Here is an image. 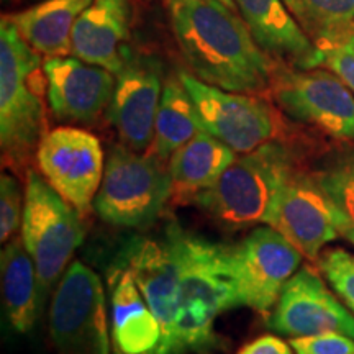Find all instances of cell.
<instances>
[{"label": "cell", "instance_id": "cell-1", "mask_svg": "<svg viewBox=\"0 0 354 354\" xmlns=\"http://www.w3.org/2000/svg\"><path fill=\"white\" fill-rule=\"evenodd\" d=\"M172 32L192 74L210 86L259 94L274 66L234 8L220 0H171Z\"/></svg>", "mask_w": 354, "mask_h": 354}, {"label": "cell", "instance_id": "cell-2", "mask_svg": "<svg viewBox=\"0 0 354 354\" xmlns=\"http://www.w3.org/2000/svg\"><path fill=\"white\" fill-rule=\"evenodd\" d=\"M166 233L179 269V310L172 353L210 354L220 348L214 326L215 318L241 307L233 246L189 233L179 225H169Z\"/></svg>", "mask_w": 354, "mask_h": 354}, {"label": "cell", "instance_id": "cell-3", "mask_svg": "<svg viewBox=\"0 0 354 354\" xmlns=\"http://www.w3.org/2000/svg\"><path fill=\"white\" fill-rule=\"evenodd\" d=\"M43 59L7 17L0 20V148L2 165L26 174L46 135Z\"/></svg>", "mask_w": 354, "mask_h": 354}, {"label": "cell", "instance_id": "cell-4", "mask_svg": "<svg viewBox=\"0 0 354 354\" xmlns=\"http://www.w3.org/2000/svg\"><path fill=\"white\" fill-rule=\"evenodd\" d=\"M297 167V156L289 145L282 140L269 141L236 156L194 203L230 227L268 225L279 190Z\"/></svg>", "mask_w": 354, "mask_h": 354}, {"label": "cell", "instance_id": "cell-5", "mask_svg": "<svg viewBox=\"0 0 354 354\" xmlns=\"http://www.w3.org/2000/svg\"><path fill=\"white\" fill-rule=\"evenodd\" d=\"M20 230L37 268L43 307L82 245L86 233L82 216L46 183L39 171L30 167L25 174V209Z\"/></svg>", "mask_w": 354, "mask_h": 354}, {"label": "cell", "instance_id": "cell-6", "mask_svg": "<svg viewBox=\"0 0 354 354\" xmlns=\"http://www.w3.org/2000/svg\"><path fill=\"white\" fill-rule=\"evenodd\" d=\"M171 198V176L151 151L138 153L123 143L110 148L94 210L118 228H148Z\"/></svg>", "mask_w": 354, "mask_h": 354}, {"label": "cell", "instance_id": "cell-7", "mask_svg": "<svg viewBox=\"0 0 354 354\" xmlns=\"http://www.w3.org/2000/svg\"><path fill=\"white\" fill-rule=\"evenodd\" d=\"M48 325L56 354H110L104 284L81 261H73L57 282Z\"/></svg>", "mask_w": 354, "mask_h": 354}, {"label": "cell", "instance_id": "cell-8", "mask_svg": "<svg viewBox=\"0 0 354 354\" xmlns=\"http://www.w3.org/2000/svg\"><path fill=\"white\" fill-rule=\"evenodd\" d=\"M269 91L292 120L354 141V94L330 69L274 68Z\"/></svg>", "mask_w": 354, "mask_h": 354}, {"label": "cell", "instance_id": "cell-9", "mask_svg": "<svg viewBox=\"0 0 354 354\" xmlns=\"http://www.w3.org/2000/svg\"><path fill=\"white\" fill-rule=\"evenodd\" d=\"M179 77L203 128L233 151L250 153L269 141L281 140V118L264 99L210 86L184 71Z\"/></svg>", "mask_w": 354, "mask_h": 354}, {"label": "cell", "instance_id": "cell-10", "mask_svg": "<svg viewBox=\"0 0 354 354\" xmlns=\"http://www.w3.org/2000/svg\"><path fill=\"white\" fill-rule=\"evenodd\" d=\"M37 166L46 183L81 216L91 214L105 172L99 138L77 127H57L38 146Z\"/></svg>", "mask_w": 354, "mask_h": 354}, {"label": "cell", "instance_id": "cell-11", "mask_svg": "<svg viewBox=\"0 0 354 354\" xmlns=\"http://www.w3.org/2000/svg\"><path fill=\"white\" fill-rule=\"evenodd\" d=\"M268 225L297 248L304 258L317 261L323 248L351 223L313 176L297 167L279 190Z\"/></svg>", "mask_w": 354, "mask_h": 354}, {"label": "cell", "instance_id": "cell-12", "mask_svg": "<svg viewBox=\"0 0 354 354\" xmlns=\"http://www.w3.org/2000/svg\"><path fill=\"white\" fill-rule=\"evenodd\" d=\"M302 258L297 248L269 225L253 230L233 246L241 307L269 317L287 281L299 271Z\"/></svg>", "mask_w": 354, "mask_h": 354}, {"label": "cell", "instance_id": "cell-13", "mask_svg": "<svg viewBox=\"0 0 354 354\" xmlns=\"http://www.w3.org/2000/svg\"><path fill=\"white\" fill-rule=\"evenodd\" d=\"M162 63L149 53L130 51L125 66L117 74L107 118L120 141L138 153L149 151L154 138V122L162 95Z\"/></svg>", "mask_w": 354, "mask_h": 354}, {"label": "cell", "instance_id": "cell-14", "mask_svg": "<svg viewBox=\"0 0 354 354\" xmlns=\"http://www.w3.org/2000/svg\"><path fill=\"white\" fill-rule=\"evenodd\" d=\"M268 328L290 338L330 331L354 338V315L331 294L320 274L305 266L287 281L269 313Z\"/></svg>", "mask_w": 354, "mask_h": 354}, {"label": "cell", "instance_id": "cell-15", "mask_svg": "<svg viewBox=\"0 0 354 354\" xmlns=\"http://www.w3.org/2000/svg\"><path fill=\"white\" fill-rule=\"evenodd\" d=\"M46 99L57 122L94 125L109 109L117 77L100 66L76 56L46 57Z\"/></svg>", "mask_w": 354, "mask_h": 354}, {"label": "cell", "instance_id": "cell-16", "mask_svg": "<svg viewBox=\"0 0 354 354\" xmlns=\"http://www.w3.org/2000/svg\"><path fill=\"white\" fill-rule=\"evenodd\" d=\"M118 258L131 269L141 294L161 325L159 354H174L172 336L179 310V269L169 236L165 232L159 240L133 238Z\"/></svg>", "mask_w": 354, "mask_h": 354}, {"label": "cell", "instance_id": "cell-17", "mask_svg": "<svg viewBox=\"0 0 354 354\" xmlns=\"http://www.w3.org/2000/svg\"><path fill=\"white\" fill-rule=\"evenodd\" d=\"M135 0H94L73 30V56L117 76L131 48Z\"/></svg>", "mask_w": 354, "mask_h": 354}, {"label": "cell", "instance_id": "cell-18", "mask_svg": "<svg viewBox=\"0 0 354 354\" xmlns=\"http://www.w3.org/2000/svg\"><path fill=\"white\" fill-rule=\"evenodd\" d=\"M113 354H159L162 331L131 269L118 258L109 272Z\"/></svg>", "mask_w": 354, "mask_h": 354}, {"label": "cell", "instance_id": "cell-19", "mask_svg": "<svg viewBox=\"0 0 354 354\" xmlns=\"http://www.w3.org/2000/svg\"><path fill=\"white\" fill-rule=\"evenodd\" d=\"M234 6L269 56L297 69L320 68V50L292 19L282 0H234Z\"/></svg>", "mask_w": 354, "mask_h": 354}, {"label": "cell", "instance_id": "cell-20", "mask_svg": "<svg viewBox=\"0 0 354 354\" xmlns=\"http://www.w3.org/2000/svg\"><path fill=\"white\" fill-rule=\"evenodd\" d=\"M223 141L205 128L172 154L167 169L171 176V198L176 203H194L198 194L210 189L236 159Z\"/></svg>", "mask_w": 354, "mask_h": 354}, {"label": "cell", "instance_id": "cell-21", "mask_svg": "<svg viewBox=\"0 0 354 354\" xmlns=\"http://www.w3.org/2000/svg\"><path fill=\"white\" fill-rule=\"evenodd\" d=\"M94 0H39L25 10L6 15L21 38L46 57L73 55V30Z\"/></svg>", "mask_w": 354, "mask_h": 354}, {"label": "cell", "instance_id": "cell-22", "mask_svg": "<svg viewBox=\"0 0 354 354\" xmlns=\"http://www.w3.org/2000/svg\"><path fill=\"white\" fill-rule=\"evenodd\" d=\"M0 271L8 323L17 333H28L43 307L39 302L37 268L21 236H13L6 243L0 254Z\"/></svg>", "mask_w": 354, "mask_h": 354}, {"label": "cell", "instance_id": "cell-23", "mask_svg": "<svg viewBox=\"0 0 354 354\" xmlns=\"http://www.w3.org/2000/svg\"><path fill=\"white\" fill-rule=\"evenodd\" d=\"M202 128L196 105L185 91L179 74L171 76L162 87L149 151L167 165L172 154L192 140Z\"/></svg>", "mask_w": 354, "mask_h": 354}, {"label": "cell", "instance_id": "cell-24", "mask_svg": "<svg viewBox=\"0 0 354 354\" xmlns=\"http://www.w3.org/2000/svg\"><path fill=\"white\" fill-rule=\"evenodd\" d=\"M290 17L317 48L354 32V0H282Z\"/></svg>", "mask_w": 354, "mask_h": 354}, {"label": "cell", "instance_id": "cell-25", "mask_svg": "<svg viewBox=\"0 0 354 354\" xmlns=\"http://www.w3.org/2000/svg\"><path fill=\"white\" fill-rule=\"evenodd\" d=\"M312 176L336 209L354 225V145L322 161Z\"/></svg>", "mask_w": 354, "mask_h": 354}, {"label": "cell", "instance_id": "cell-26", "mask_svg": "<svg viewBox=\"0 0 354 354\" xmlns=\"http://www.w3.org/2000/svg\"><path fill=\"white\" fill-rule=\"evenodd\" d=\"M318 266L336 295L354 313V254L335 248L318 258Z\"/></svg>", "mask_w": 354, "mask_h": 354}, {"label": "cell", "instance_id": "cell-27", "mask_svg": "<svg viewBox=\"0 0 354 354\" xmlns=\"http://www.w3.org/2000/svg\"><path fill=\"white\" fill-rule=\"evenodd\" d=\"M25 196L20 180L10 172L0 177V241H10L21 228Z\"/></svg>", "mask_w": 354, "mask_h": 354}, {"label": "cell", "instance_id": "cell-28", "mask_svg": "<svg viewBox=\"0 0 354 354\" xmlns=\"http://www.w3.org/2000/svg\"><path fill=\"white\" fill-rule=\"evenodd\" d=\"M318 50L322 55L323 68L336 74L354 94V32L339 41L318 48Z\"/></svg>", "mask_w": 354, "mask_h": 354}, {"label": "cell", "instance_id": "cell-29", "mask_svg": "<svg viewBox=\"0 0 354 354\" xmlns=\"http://www.w3.org/2000/svg\"><path fill=\"white\" fill-rule=\"evenodd\" d=\"M289 344L295 354H354V338L335 331L295 336Z\"/></svg>", "mask_w": 354, "mask_h": 354}, {"label": "cell", "instance_id": "cell-30", "mask_svg": "<svg viewBox=\"0 0 354 354\" xmlns=\"http://www.w3.org/2000/svg\"><path fill=\"white\" fill-rule=\"evenodd\" d=\"M292 346L276 335H263L240 348L238 354H292Z\"/></svg>", "mask_w": 354, "mask_h": 354}, {"label": "cell", "instance_id": "cell-31", "mask_svg": "<svg viewBox=\"0 0 354 354\" xmlns=\"http://www.w3.org/2000/svg\"><path fill=\"white\" fill-rule=\"evenodd\" d=\"M342 236L346 238V240L354 245V225H348L342 230Z\"/></svg>", "mask_w": 354, "mask_h": 354}, {"label": "cell", "instance_id": "cell-32", "mask_svg": "<svg viewBox=\"0 0 354 354\" xmlns=\"http://www.w3.org/2000/svg\"><path fill=\"white\" fill-rule=\"evenodd\" d=\"M220 2H223L225 6H228L230 8H234V10H236V6H234V0H220Z\"/></svg>", "mask_w": 354, "mask_h": 354}, {"label": "cell", "instance_id": "cell-33", "mask_svg": "<svg viewBox=\"0 0 354 354\" xmlns=\"http://www.w3.org/2000/svg\"><path fill=\"white\" fill-rule=\"evenodd\" d=\"M166 2H171V0H166Z\"/></svg>", "mask_w": 354, "mask_h": 354}]
</instances>
